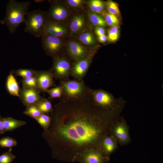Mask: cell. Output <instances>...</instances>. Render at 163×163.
I'll use <instances>...</instances> for the list:
<instances>
[{
    "instance_id": "cell-1",
    "label": "cell",
    "mask_w": 163,
    "mask_h": 163,
    "mask_svg": "<svg viewBox=\"0 0 163 163\" xmlns=\"http://www.w3.org/2000/svg\"><path fill=\"white\" fill-rule=\"evenodd\" d=\"M51 113V121L43 136L55 152L83 153L99 146L120 117L125 104L109 110L94 103L90 93L79 100L60 99Z\"/></svg>"
},
{
    "instance_id": "cell-2",
    "label": "cell",
    "mask_w": 163,
    "mask_h": 163,
    "mask_svg": "<svg viewBox=\"0 0 163 163\" xmlns=\"http://www.w3.org/2000/svg\"><path fill=\"white\" fill-rule=\"evenodd\" d=\"M30 4L29 1H9L6 6L5 17L1 23L7 26L11 34L14 33L20 24L25 23Z\"/></svg>"
},
{
    "instance_id": "cell-3",
    "label": "cell",
    "mask_w": 163,
    "mask_h": 163,
    "mask_svg": "<svg viewBox=\"0 0 163 163\" xmlns=\"http://www.w3.org/2000/svg\"><path fill=\"white\" fill-rule=\"evenodd\" d=\"M48 21L46 11L40 9L28 11L26 15L24 31L36 37H41Z\"/></svg>"
},
{
    "instance_id": "cell-4",
    "label": "cell",
    "mask_w": 163,
    "mask_h": 163,
    "mask_svg": "<svg viewBox=\"0 0 163 163\" xmlns=\"http://www.w3.org/2000/svg\"><path fill=\"white\" fill-rule=\"evenodd\" d=\"M59 85L62 88L61 98L69 100L81 99L89 94V88L83 80L60 81Z\"/></svg>"
},
{
    "instance_id": "cell-5",
    "label": "cell",
    "mask_w": 163,
    "mask_h": 163,
    "mask_svg": "<svg viewBox=\"0 0 163 163\" xmlns=\"http://www.w3.org/2000/svg\"><path fill=\"white\" fill-rule=\"evenodd\" d=\"M89 92L94 103L104 109H112L124 100L121 98H116L111 94L101 89H96L89 88Z\"/></svg>"
},
{
    "instance_id": "cell-6",
    "label": "cell",
    "mask_w": 163,
    "mask_h": 163,
    "mask_svg": "<svg viewBox=\"0 0 163 163\" xmlns=\"http://www.w3.org/2000/svg\"><path fill=\"white\" fill-rule=\"evenodd\" d=\"M49 2L50 6L46 11L48 21L63 24L71 14L68 7L60 1L50 0Z\"/></svg>"
},
{
    "instance_id": "cell-7",
    "label": "cell",
    "mask_w": 163,
    "mask_h": 163,
    "mask_svg": "<svg viewBox=\"0 0 163 163\" xmlns=\"http://www.w3.org/2000/svg\"><path fill=\"white\" fill-rule=\"evenodd\" d=\"M72 66L69 59L63 54L53 58L50 69L54 78L60 81L67 80L71 75Z\"/></svg>"
},
{
    "instance_id": "cell-8",
    "label": "cell",
    "mask_w": 163,
    "mask_h": 163,
    "mask_svg": "<svg viewBox=\"0 0 163 163\" xmlns=\"http://www.w3.org/2000/svg\"><path fill=\"white\" fill-rule=\"evenodd\" d=\"M41 37L42 48L47 55L53 58L63 54V38L51 35H44Z\"/></svg>"
},
{
    "instance_id": "cell-9",
    "label": "cell",
    "mask_w": 163,
    "mask_h": 163,
    "mask_svg": "<svg viewBox=\"0 0 163 163\" xmlns=\"http://www.w3.org/2000/svg\"><path fill=\"white\" fill-rule=\"evenodd\" d=\"M109 135L121 146L126 145L131 141L129 126L123 116L120 117L112 126Z\"/></svg>"
},
{
    "instance_id": "cell-10",
    "label": "cell",
    "mask_w": 163,
    "mask_h": 163,
    "mask_svg": "<svg viewBox=\"0 0 163 163\" xmlns=\"http://www.w3.org/2000/svg\"><path fill=\"white\" fill-rule=\"evenodd\" d=\"M19 97L26 107L37 105L44 98L37 88L23 87L20 89Z\"/></svg>"
},
{
    "instance_id": "cell-11",
    "label": "cell",
    "mask_w": 163,
    "mask_h": 163,
    "mask_svg": "<svg viewBox=\"0 0 163 163\" xmlns=\"http://www.w3.org/2000/svg\"><path fill=\"white\" fill-rule=\"evenodd\" d=\"M93 54L75 61L72 64L71 75L78 81L83 80L91 62Z\"/></svg>"
},
{
    "instance_id": "cell-12",
    "label": "cell",
    "mask_w": 163,
    "mask_h": 163,
    "mask_svg": "<svg viewBox=\"0 0 163 163\" xmlns=\"http://www.w3.org/2000/svg\"><path fill=\"white\" fill-rule=\"evenodd\" d=\"M66 51L69 57L74 61L85 58L91 53L86 47L73 40L68 41Z\"/></svg>"
},
{
    "instance_id": "cell-13",
    "label": "cell",
    "mask_w": 163,
    "mask_h": 163,
    "mask_svg": "<svg viewBox=\"0 0 163 163\" xmlns=\"http://www.w3.org/2000/svg\"><path fill=\"white\" fill-rule=\"evenodd\" d=\"M37 88L40 92H46L49 88L55 86L52 73L50 69L37 71L35 76Z\"/></svg>"
},
{
    "instance_id": "cell-14",
    "label": "cell",
    "mask_w": 163,
    "mask_h": 163,
    "mask_svg": "<svg viewBox=\"0 0 163 163\" xmlns=\"http://www.w3.org/2000/svg\"><path fill=\"white\" fill-rule=\"evenodd\" d=\"M83 153L85 163H104L107 155L100 146L90 149Z\"/></svg>"
},
{
    "instance_id": "cell-15",
    "label": "cell",
    "mask_w": 163,
    "mask_h": 163,
    "mask_svg": "<svg viewBox=\"0 0 163 163\" xmlns=\"http://www.w3.org/2000/svg\"><path fill=\"white\" fill-rule=\"evenodd\" d=\"M68 32V29L63 24L48 21L43 31L41 37L51 35L63 38L67 35Z\"/></svg>"
},
{
    "instance_id": "cell-16",
    "label": "cell",
    "mask_w": 163,
    "mask_h": 163,
    "mask_svg": "<svg viewBox=\"0 0 163 163\" xmlns=\"http://www.w3.org/2000/svg\"><path fill=\"white\" fill-rule=\"evenodd\" d=\"M86 24V19L84 14H79L75 15L71 19L69 25L71 35L78 34L84 31Z\"/></svg>"
},
{
    "instance_id": "cell-17",
    "label": "cell",
    "mask_w": 163,
    "mask_h": 163,
    "mask_svg": "<svg viewBox=\"0 0 163 163\" xmlns=\"http://www.w3.org/2000/svg\"><path fill=\"white\" fill-rule=\"evenodd\" d=\"M118 143L110 135L104 136L101 140L99 146L107 155L113 152L118 147Z\"/></svg>"
},
{
    "instance_id": "cell-18",
    "label": "cell",
    "mask_w": 163,
    "mask_h": 163,
    "mask_svg": "<svg viewBox=\"0 0 163 163\" xmlns=\"http://www.w3.org/2000/svg\"><path fill=\"white\" fill-rule=\"evenodd\" d=\"M5 131H11L25 125L26 122L16 120L11 117L2 118Z\"/></svg>"
},
{
    "instance_id": "cell-19",
    "label": "cell",
    "mask_w": 163,
    "mask_h": 163,
    "mask_svg": "<svg viewBox=\"0 0 163 163\" xmlns=\"http://www.w3.org/2000/svg\"><path fill=\"white\" fill-rule=\"evenodd\" d=\"M6 86L8 92L11 95L19 97V85L12 72L7 77Z\"/></svg>"
},
{
    "instance_id": "cell-20",
    "label": "cell",
    "mask_w": 163,
    "mask_h": 163,
    "mask_svg": "<svg viewBox=\"0 0 163 163\" xmlns=\"http://www.w3.org/2000/svg\"><path fill=\"white\" fill-rule=\"evenodd\" d=\"M78 34V37L79 40L86 46L90 47L95 44V37L92 33L90 31L86 30Z\"/></svg>"
},
{
    "instance_id": "cell-21",
    "label": "cell",
    "mask_w": 163,
    "mask_h": 163,
    "mask_svg": "<svg viewBox=\"0 0 163 163\" xmlns=\"http://www.w3.org/2000/svg\"><path fill=\"white\" fill-rule=\"evenodd\" d=\"M88 17L91 23L94 26L103 27L106 25L104 18L98 13L90 12L88 13Z\"/></svg>"
},
{
    "instance_id": "cell-22",
    "label": "cell",
    "mask_w": 163,
    "mask_h": 163,
    "mask_svg": "<svg viewBox=\"0 0 163 163\" xmlns=\"http://www.w3.org/2000/svg\"><path fill=\"white\" fill-rule=\"evenodd\" d=\"M37 71L30 69H20L11 71L16 76H20L23 78L35 77Z\"/></svg>"
},
{
    "instance_id": "cell-23",
    "label": "cell",
    "mask_w": 163,
    "mask_h": 163,
    "mask_svg": "<svg viewBox=\"0 0 163 163\" xmlns=\"http://www.w3.org/2000/svg\"><path fill=\"white\" fill-rule=\"evenodd\" d=\"M88 4L92 11L97 13H101L104 8L103 2L100 0L89 1Z\"/></svg>"
},
{
    "instance_id": "cell-24",
    "label": "cell",
    "mask_w": 163,
    "mask_h": 163,
    "mask_svg": "<svg viewBox=\"0 0 163 163\" xmlns=\"http://www.w3.org/2000/svg\"><path fill=\"white\" fill-rule=\"evenodd\" d=\"M42 113L47 114L51 113L53 110L50 102L47 99L44 98L36 105Z\"/></svg>"
},
{
    "instance_id": "cell-25",
    "label": "cell",
    "mask_w": 163,
    "mask_h": 163,
    "mask_svg": "<svg viewBox=\"0 0 163 163\" xmlns=\"http://www.w3.org/2000/svg\"><path fill=\"white\" fill-rule=\"evenodd\" d=\"M23 113L25 115L35 119L39 117L42 113L36 105L26 107Z\"/></svg>"
},
{
    "instance_id": "cell-26",
    "label": "cell",
    "mask_w": 163,
    "mask_h": 163,
    "mask_svg": "<svg viewBox=\"0 0 163 163\" xmlns=\"http://www.w3.org/2000/svg\"><path fill=\"white\" fill-rule=\"evenodd\" d=\"M35 120L45 131L47 129L50 125L51 117L47 114L42 113Z\"/></svg>"
},
{
    "instance_id": "cell-27",
    "label": "cell",
    "mask_w": 163,
    "mask_h": 163,
    "mask_svg": "<svg viewBox=\"0 0 163 163\" xmlns=\"http://www.w3.org/2000/svg\"><path fill=\"white\" fill-rule=\"evenodd\" d=\"M17 145V141L14 139L8 136L0 139V146L2 148L12 149Z\"/></svg>"
},
{
    "instance_id": "cell-28",
    "label": "cell",
    "mask_w": 163,
    "mask_h": 163,
    "mask_svg": "<svg viewBox=\"0 0 163 163\" xmlns=\"http://www.w3.org/2000/svg\"><path fill=\"white\" fill-rule=\"evenodd\" d=\"M104 20L106 24L112 27L117 26L119 23V20L117 16L108 13L104 14Z\"/></svg>"
},
{
    "instance_id": "cell-29",
    "label": "cell",
    "mask_w": 163,
    "mask_h": 163,
    "mask_svg": "<svg viewBox=\"0 0 163 163\" xmlns=\"http://www.w3.org/2000/svg\"><path fill=\"white\" fill-rule=\"evenodd\" d=\"M16 156L12 152L11 149L0 155V163H11Z\"/></svg>"
},
{
    "instance_id": "cell-30",
    "label": "cell",
    "mask_w": 163,
    "mask_h": 163,
    "mask_svg": "<svg viewBox=\"0 0 163 163\" xmlns=\"http://www.w3.org/2000/svg\"><path fill=\"white\" fill-rule=\"evenodd\" d=\"M51 98H58L61 99L62 93V88L60 85L48 89L46 91Z\"/></svg>"
},
{
    "instance_id": "cell-31",
    "label": "cell",
    "mask_w": 163,
    "mask_h": 163,
    "mask_svg": "<svg viewBox=\"0 0 163 163\" xmlns=\"http://www.w3.org/2000/svg\"><path fill=\"white\" fill-rule=\"evenodd\" d=\"M119 30L117 26L112 27L108 30L107 39L111 42L117 40L119 36Z\"/></svg>"
},
{
    "instance_id": "cell-32",
    "label": "cell",
    "mask_w": 163,
    "mask_h": 163,
    "mask_svg": "<svg viewBox=\"0 0 163 163\" xmlns=\"http://www.w3.org/2000/svg\"><path fill=\"white\" fill-rule=\"evenodd\" d=\"M21 82L23 87L37 88V84L35 77L23 78Z\"/></svg>"
},
{
    "instance_id": "cell-33",
    "label": "cell",
    "mask_w": 163,
    "mask_h": 163,
    "mask_svg": "<svg viewBox=\"0 0 163 163\" xmlns=\"http://www.w3.org/2000/svg\"><path fill=\"white\" fill-rule=\"evenodd\" d=\"M107 6L109 13L116 16L120 14L118 5L115 2L112 1H109L107 3Z\"/></svg>"
},
{
    "instance_id": "cell-34",
    "label": "cell",
    "mask_w": 163,
    "mask_h": 163,
    "mask_svg": "<svg viewBox=\"0 0 163 163\" xmlns=\"http://www.w3.org/2000/svg\"><path fill=\"white\" fill-rule=\"evenodd\" d=\"M67 4L70 7L73 8H77L82 6L84 1L82 0H68L66 1Z\"/></svg>"
},
{
    "instance_id": "cell-35",
    "label": "cell",
    "mask_w": 163,
    "mask_h": 163,
    "mask_svg": "<svg viewBox=\"0 0 163 163\" xmlns=\"http://www.w3.org/2000/svg\"><path fill=\"white\" fill-rule=\"evenodd\" d=\"M95 32L96 35L99 36L105 34V32L103 27H97L95 29Z\"/></svg>"
},
{
    "instance_id": "cell-36",
    "label": "cell",
    "mask_w": 163,
    "mask_h": 163,
    "mask_svg": "<svg viewBox=\"0 0 163 163\" xmlns=\"http://www.w3.org/2000/svg\"><path fill=\"white\" fill-rule=\"evenodd\" d=\"M5 132V131L4 123L2 118H0V134H2Z\"/></svg>"
},
{
    "instance_id": "cell-37",
    "label": "cell",
    "mask_w": 163,
    "mask_h": 163,
    "mask_svg": "<svg viewBox=\"0 0 163 163\" xmlns=\"http://www.w3.org/2000/svg\"><path fill=\"white\" fill-rule=\"evenodd\" d=\"M98 40L101 43H105L107 39V37L105 35H103L98 36Z\"/></svg>"
},
{
    "instance_id": "cell-38",
    "label": "cell",
    "mask_w": 163,
    "mask_h": 163,
    "mask_svg": "<svg viewBox=\"0 0 163 163\" xmlns=\"http://www.w3.org/2000/svg\"><path fill=\"white\" fill-rule=\"evenodd\" d=\"M1 118V116L0 115V118Z\"/></svg>"
}]
</instances>
